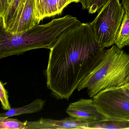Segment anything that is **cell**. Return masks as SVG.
Here are the masks:
<instances>
[{
	"label": "cell",
	"instance_id": "6da1fadb",
	"mask_svg": "<svg viewBox=\"0 0 129 129\" xmlns=\"http://www.w3.org/2000/svg\"><path fill=\"white\" fill-rule=\"evenodd\" d=\"M50 50L47 87L57 99L67 100L99 64L105 51L96 42L90 23L81 22L63 31Z\"/></svg>",
	"mask_w": 129,
	"mask_h": 129
},
{
	"label": "cell",
	"instance_id": "7a4b0ae2",
	"mask_svg": "<svg viewBox=\"0 0 129 129\" xmlns=\"http://www.w3.org/2000/svg\"><path fill=\"white\" fill-rule=\"evenodd\" d=\"M80 22L76 17L67 15L47 24L36 25L18 34L7 32L1 26L0 58L21 55L36 49H50L63 31Z\"/></svg>",
	"mask_w": 129,
	"mask_h": 129
},
{
	"label": "cell",
	"instance_id": "3957f363",
	"mask_svg": "<svg viewBox=\"0 0 129 129\" xmlns=\"http://www.w3.org/2000/svg\"><path fill=\"white\" fill-rule=\"evenodd\" d=\"M129 83V53L116 45L106 50L98 66L82 81L78 91L86 88L90 98L107 90L118 89Z\"/></svg>",
	"mask_w": 129,
	"mask_h": 129
},
{
	"label": "cell",
	"instance_id": "277c9868",
	"mask_svg": "<svg viewBox=\"0 0 129 129\" xmlns=\"http://www.w3.org/2000/svg\"><path fill=\"white\" fill-rule=\"evenodd\" d=\"M125 13L120 0H109L90 24L96 40L103 48L115 44Z\"/></svg>",
	"mask_w": 129,
	"mask_h": 129
},
{
	"label": "cell",
	"instance_id": "5b68a950",
	"mask_svg": "<svg viewBox=\"0 0 129 129\" xmlns=\"http://www.w3.org/2000/svg\"><path fill=\"white\" fill-rule=\"evenodd\" d=\"M93 98L99 111L107 118L129 121V99L119 88L104 90Z\"/></svg>",
	"mask_w": 129,
	"mask_h": 129
},
{
	"label": "cell",
	"instance_id": "8992f818",
	"mask_svg": "<svg viewBox=\"0 0 129 129\" xmlns=\"http://www.w3.org/2000/svg\"><path fill=\"white\" fill-rule=\"evenodd\" d=\"M35 0H23L14 19L6 30L7 32L18 34L27 31L40 22L35 13Z\"/></svg>",
	"mask_w": 129,
	"mask_h": 129
},
{
	"label": "cell",
	"instance_id": "52a82bcc",
	"mask_svg": "<svg viewBox=\"0 0 129 129\" xmlns=\"http://www.w3.org/2000/svg\"><path fill=\"white\" fill-rule=\"evenodd\" d=\"M70 116L82 119L89 123L108 119L98 110L93 99H81L70 103L66 110Z\"/></svg>",
	"mask_w": 129,
	"mask_h": 129
},
{
	"label": "cell",
	"instance_id": "ba28073f",
	"mask_svg": "<svg viewBox=\"0 0 129 129\" xmlns=\"http://www.w3.org/2000/svg\"><path fill=\"white\" fill-rule=\"evenodd\" d=\"M89 122L69 116L57 120L41 118L38 120L27 121V129H89Z\"/></svg>",
	"mask_w": 129,
	"mask_h": 129
},
{
	"label": "cell",
	"instance_id": "9c48e42d",
	"mask_svg": "<svg viewBox=\"0 0 129 129\" xmlns=\"http://www.w3.org/2000/svg\"><path fill=\"white\" fill-rule=\"evenodd\" d=\"M45 103V100L41 99H37L28 105L20 108H12L6 112L1 113L0 116L9 117L39 112L43 109Z\"/></svg>",
	"mask_w": 129,
	"mask_h": 129
},
{
	"label": "cell",
	"instance_id": "30bf717a",
	"mask_svg": "<svg viewBox=\"0 0 129 129\" xmlns=\"http://www.w3.org/2000/svg\"><path fill=\"white\" fill-rule=\"evenodd\" d=\"M79 3L80 0H44V17L58 15L69 4Z\"/></svg>",
	"mask_w": 129,
	"mask_h": 129
},
{
	"label": "cell",
	"instance_id": "8fae6325",
	"mask_svg": "<svg viewBox=\"0 0 129 129\" xmlns=\"http://www.w3.org/2000/svg\"><path fill=\"white\" fill-rule=\"evenodd\" d=\"M129 43V10H125L124 15L115 44L120 49H122L128 46Z\"/></svg>",
	"mask_w": 129,
	"mask_h": 129
},
{
	"label": "cell",
	"instance_id": "7c38bea8",
	"mask_svg": "<svg viewBox=\"0 0 129 129\" xmlns=\"http://www.w3.org/2000/svg\"><path fill=\"white\" fill-rule=\"evenodd\" d=\"M89 129H129V121L108 118L89 123Z\"/></svg>",
	"mask_w": 129,
	"mask_h": 129
},
{
	"label": "cell",
	"instance_id": "4fadbf2b",
	"mask_svg": "<svg viewBox=\"0 0 129 129\" xmlns=\"http://www.w3.org/2000/svg\"><path fill=\"white\" fill-rule=\"evenodd\" d=\"M23 0H12L9 7L3 16L1 17V26L6 30L16 16Z\"/></svg>",
	"mask_w": 129,
	"mask_h": 129
},
{
	"label": "cell",
	"instance_id": "5bb4252c",
	"mask_svg": "<svg viewBox=\"0 0 129 129\" xmlns=\"http://www.w3.org/2000/svg\"><path fill=\"white\" fill-rule=\"evenodd\" d=\"M27 121H20L16 118L0 116L1 129H27Z\"/></svg>",
	"mask_w": 129,
	"mask_h": 129
},
{
	"label": "cell",
	"instance_id": "9a60e30c",
	"mask_svg": "<svg viewBox=\"0 0 129 129\" xmlns=\"http://www.w3.org/2000/svg\"><path fill=\"white\" fill-rule=\"evenodd\" d=\"M4 84L2 81L0 83V100L1 102L2 108L4 110H8L11 109L10 104L9 100L8 92L5 89Z\"/></svg>",
	"mask_w": 129,
	"mask_h": 129
},
{
	"label": "cell",
	"instance_id": "2e32d148",
	"mask_svg": "<svg viewBox=\"0 0 129 129\" xmlns=\"http://www.w3.org/2000/svg\"><path fill=\"white\" fill-rule=\"evenodd\" d=\"M35 13L39 22L45 18L44 17V0H35Z\"/></svg>",
	"mask_w": 129,
	"mask_h": 129
},
{
	"label": "cell",
	"instance_id": "e0dca14e",
	"mask_svg": "<svg viewBox=\"0 0 129 129\" xmlns=\"http://www.w3.org/2000/svg\"><path fill=\"white\" fill-rule=\"evenodd\" d=\"M109 0H91L90 6L88 9L89 14H93L100 10Z\"/></svg>",
	"mask_w": 129,
	"mask_h": 129
},
{
	"label": "cell",
	"instance_id": "ac0fdd59",
	"mask_svg": "<svg viewBox=\"0 0 129 129\" xmlns=\"http://www.w3.org/2000/svg\"><path fill=\"white\" fill-rule=\"evenodd\" d=\"M8 7V0H0V17L3 15Z\"/></svg>",
	"mask_w": 129,
	"mask_h": 129
},
{
	"label": "cell",
	"instance_id": "d6986e66",
	"mask_svg": "<svg viewBox=\"0 0 129 129\" xmlns=\"http://www.w3.org/2000/svg\"><path fill=\"white\" fill-rule=\"evenodd\" d=\"M91 0H80V3L81 4L83 9H87L88 10L90 6Z\"/></svg>",
	"mask_w": 129,
	"mask_h": 129
},
{
	"label": "cell",
	"instance_id": "ffe728a7",
	"mask_svg": "<svg viewBox=\"0 0 129 129\" xmlns=\"http://www.w3.org/2000/svg\"><path fill=\"white\" fill-rule=\"evenodd\" d=\"M124 94L129 99V83L119 88Z\"/></svg>",
	"mask_w": 129,
	"mask_h": 129
},
{
	"label": "cell",
	"instance_id": "44dd1931",
	"mask_svg": "<svg viewBox=\"0 0 129 129\" xmlns=\"http://www.w3.org/2000/svg\"><path fill=\"white\" fill-rule=\"evenodd\" d=\"M123 6L125 10H129V0H121Z\"/></svg>",
	"mask_w": 129,
	"mask_h": 129
},
{
	"label": "cell",
	"instance_id": "7402d4cb",
	"mask_svg": "<svg viewBox=\"0 0 129 129\" xmlns=\"http://www.w3.org/2000/svg\"><path fill=\"white\" fill-rule=\"evenodd\" d=\"M128 46H129V43H128Z\"/></svg>",
	"mask_w": 129,
	"mask_h": 129
}]
</instances>
